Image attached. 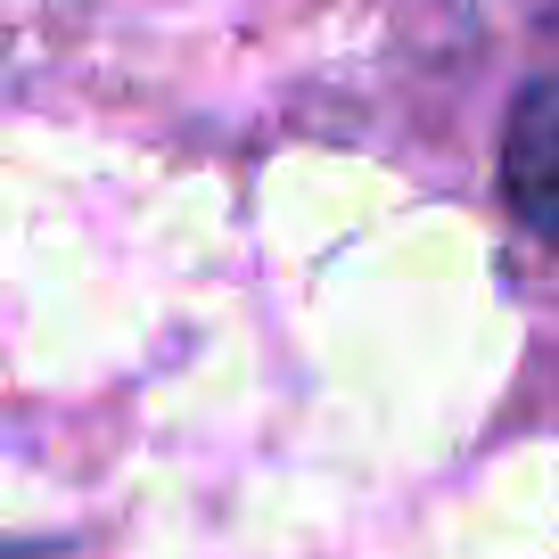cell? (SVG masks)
Here are the masks:
<instances>
[{
    "label": "cell",
    "instance_id": "obj_1",
    "mask_svg": "<svg viewBox=\"0 0 559 559\" xmlns=\"http://www.w3.org/2000/svg\"><path fill=\"white\" fill-rule=\"evenodd\" d=\"M502 206L526 239L559 247V74L526 83L502 132Z\"/></svg>",
    "mask_w": 559,
    "mask_h": 559
}]
</instances>
